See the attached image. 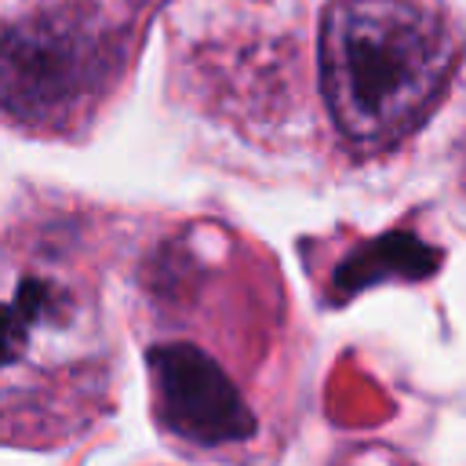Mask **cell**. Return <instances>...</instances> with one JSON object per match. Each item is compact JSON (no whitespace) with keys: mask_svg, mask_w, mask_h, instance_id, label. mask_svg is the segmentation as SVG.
Segmentation results:
<instances>
[{"mask_svg":"<svg viewBox=\"0 0 466 466\" xmlns=\"http://www.w3.org/2000/svg\"><path fill=\"white\" fill-rule=\"evenodd\" d=\"M113 335L91 277L0 244V448L80 444L113 411Z\"/></svg>","mask_w":466,"mask_h":466,"instance_id":"cell-1","label":"cell"},{"mask_svg":"<svg viewBox=\"0 0 466 466\" xmlns=\"http://www.w3.org/2000/svg\"><path fill=\"white\" fill-rule=\"evenodd\" d=\"M320 91L339 135L360 149L408 138L459 62L455 29L411 0H335L320 22Z\"/></svg>","mask_w":466,"mask_h":466,"instance_id":"cell-2","label":"cell"},{"mask_svg":"<svg viewBox=\"0 0 466 466\" xmlns=\"http://www.w3.org/2000/svg\"><path fill=\"white\" fill-rule=\"evenodd\" d=\"M127 22L98 0H55L0 25V116L66 131L87 116L127 62Z\"/></svg>","mask_w":466,"mask_h":466,"instance_id":"cell-3","label":"cell"},{"mask_svg":"<svg viewBox=\"0 0 466 466\" xmlns=\"http://www.w3.org/2000/svg\"><path fill=\"white\" fill-rule=\"evenodd\" d=\"M346 466H408V462L386 459V455H368V459H353V462H346Z\"/></svg>","mask_w":466,"mask_h":466,"instance_id":"cell-4","label":"cell"}]
</instances>
